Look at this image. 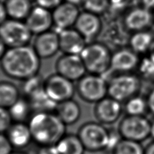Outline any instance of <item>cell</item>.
Returning a JSON list of instances; mask_svg holds the SVG:
<instances>
[{"mask_svg": "<svg viewBox=\"0 0 154 154\" xmlns=\"http://www.w3.org/2000/svg\"><path fill=\"white\" fill-rule=\"evenodd\" d=\"M41 58L32 46L8 48L1 60L0 67L8 78L24 81L38 75Z\"/></svg>", "mask_w": 154, "mask_h": 154, "instance_id": "6da1fadb", "label": "cell"}, {"mask_svg": "<svg viewBox=\"0 0 154 154\" xmlns=\"http://www.w3.org/2000/svg\"><path fill=\"white\" fill-rule=\"evenodd\" d=\"M28 124L33 142L39 146L55 145L67 134V126L55 112L34 113Z\"/></svg>", "mask_w": 154, "mask_h": 154, "instance_id": "7a4b0ae2", "label": "cell"}, {"mask_svg": "<svg viewBox=\"0 0 154 154\" xmlns=\"http://www.w3.org/2000/svg\"><path fill=\"white\" fill-rule=\"evenodd\" d=\"M108 96L122 103L139 94L142 80L134 73H113L107 79Z\"/></svg>", "mask_w": 154, "mask_h": 154, "instance_id": "3957f363", "label": "cell"}, {"mask_svg": "<svg viewBox=\"0 0 154 154\" xmlns=\"http://www.w3.org/2000/svg\"><path fill=\"white\" fill-rule=\"evenodd\" d=\"M80 56L88 73L103 75L110 70L112 52L103 42L88 43Z\"/></svg>", "mask_w": 154, "mask_h": 154, "instance_id": "277c9868", "label": "cell"}, {"mask_svg": "<svg viewBox=\"0 0 154 154\" xmlns=\"http://www.w3.org/2000/svg\"><path fill=\"white\" fill-rule=\"evenodd\" d=\"M77 134L86 151H105L109 137V128L99 122H88L79 127Z\"/></svg>", "mask_w": 154, "mask_h": 154, "instance_id": "5b68a950", "label": "cell"}, {"mask_svg": "<svg viewBox=\"0 0 154 154\" xmlns=\"http://www.w3.org/2000/svg\"><path fill=\"white\" fill-rule=\"evenodd\" d=\"M77 82V94L85 102L96 104L108 96L107 81L102 75L87 73Z\"/></svg>", "mask_w": 154, "mask_h": 154, "instance_id": "8992f818", "label": "cell"}, {"mask_svg": "<svg viewBox=\"0 0 154 154\" xmlns=\"http://www.w3.org/2000/svg\"><path fill=\"white\" fill-rule=\"evenodd\" d=\"M150 121L145 116H124L118 124V131L122 139L142 143L150 137Z\"/></svg>", "mask_w": 154, "mask_h": 154, "instance_id": "52a82bcc", "label": "cell"}, {"mask_svg": "<svg viewBox=\"0 0 154 154\" xmlns=\"http://www.w3.org/2000/svg\"><path fill=\"white\" fill-rule=\"evenodd\" d=\"M33 33L25 21L8 18L0 25V38L8 48L27 46L32 39Z\"/></svg>", "mask_w": 154, "mask_h": 154, "instance_id": "ba28073f", "label": "cell"}, {"mask_svg": "<svg viewBox=\"0 0 154 154\" xmlns=\"http://www.w3.org/2000/svg\"><path fill=\"white\" fill-rule=\"evenodd\" d=\"M44 90L57 104L73 99L77 93L76 85L74 82L58 73L52 74L45 79Z\"/></svg>", "mask_w": 154, "mask_h": 154, "instance_id": "9c48e42d", "label": "cell"}, {"mask_svg": "<svg viewBox=\"0 0 154 154\" xmlns=\"http://www.w3.org/2000/svg\"><path fill=\"white\" fill-rule=\"evenodd\" d=\"M57 73L73 82H78L88 73L80 55L63 54L56 62Z\"/></svg>", "mask_w": 154, "mask_h": 154, "instance_id": "30bf717a", "label": "cell"}, {"mask_svg": "<svg viewBox=\"0 0 154 154\" xmlns=\"http://www.w3.org/2000/svg\"><path fill=\"white\" fill-rule=\"evenodd\" d=\"M124 112L122 103L106 97L95 104L94 113L97 121L104 125H111L118 122Z\"/></svg>", "mask_w": 154, "mask_h": 154, "instance_id": "8fae6325", "label": "cell"}, {"mask_svg": "<svg viewBox=\"0 0 154 154\" xmlns=\"http://www.w3.org/2000/svg\"><path fill=\"white\" fill-rule=\"evenodd\" d=\"M139 62V54L131 48H122L112 52L110 71L113 73H134Z\"/></svg>", "mask_w": 154, "mask_h": 154, "instance_id": "7c38bea8", "label": "cell"}, {"mask_svg": "<svg viewBox=\"0 0 154 154\" xmlns=\"http://www.w3.org/2000/svg\"><path fill=\"white\" fill-rule=\"evenodd\" d=\"M52 12L54 26L57 33L64 29L73 28L80 14L77 5L65 1L56 7Z\"/></svg>", "mask_w": 154, "mask_h": 154, "instance_id": "4fadbf2b", "label": "cell"}, {"mask_svg": "<svg viewBox=\"0 0 154 154\" xmlns=\"http://www.w3.org/2000/svg\"><path fill=\"white\" fill-rule=\"evenodd\" d=\"M25 22L33 35H39L51 30L54 26L52 12L45 8L33 6Z\"/></svg>", "mask_w": 154, "mask_h": 154, "instance_id": "5bb4252c", "label": "cell"}, {"mask_svg": "<svg viewBox=\"0 0 154 154\" xmlns=\"http://www.w3.org/2000/svg\"><path fill=\"white\" fill-rule=\"evenodd\" d=\"M41 59L52 58L60 51L59 35L56 31H48L37 35L33 46Z\"/></svg>", "mask_w": 154, "mask_h": 154, "instance_id": "9a60e30c", "label": "cell"}, {"mask_svg": "<svg viewBox=\"0 0 154 154\" xmlns=\"http://www.w3.org/2000/svg\"><path fill=\"white\" fill-rule=\"evenodd\" d=\"M74 26L89 43L101 33L103 23L99 15L84 10L80 12Z\"/></svg>", "mask_w": 154, "mask_h": 154, "instance_id": "2e32d148", "label": "cell"}, {"mask_svg": "<svg viewBox=\"0 0 154 154\" xmlns=\"http://www.w3.org/2000/svg\"><path fill=\"white\" fill-rule=\"evenodd\" d=\"M60 50L63 54L80 55L88 42L75 28H69L58 32Z\"/></svg>", "mask_w": 154, "mask_h": 154, "instance_id": "e0dca14e", "label": "cell"}, {"mask_svg": "<svg viewBox=\"0 0 154 154\" xmlns=\"http://www.w3.org/2000/svg\"><path fill=\"white\" fill-rule=\"evenodd\" d=\"M153 20V14L143 7L134 8L127 13L124 19V25L129 31L138 32L145 31L150 26Z\"/></svg>", "mask_w": 154, "mask_h": 154, "instance_id": "ac0fdd59", "label": "cell"}, {"mask_svg": "<svg viewBox=\"0 0 154 154\" xmlns=\"http://www.w3.org/2000/svg\"><path fill=\"white\" fill-rule=\"evenodd\" d=\"M6 134L13 147L17 150L27 147L33 142L28 123L13 122Z\"/></svg>", "mask_w": 154, "mask_h": 154, "instance_id": "d6986e66", "label": "cell"}, {"mask_svg": "<svg viewBox=\"0 0 154 154\" xmlns=\"http://www.w3.org/2000/svg\"><path fill=\"white\" fill-rule=\"evenodd\" d=\"M55 113L67 126L78 122L82 115V109L79 103L73 99L58 103Z\"/></svg>", "mask_w": 154, "mask_h": 154, "instance_id": "ffe728a7", "label": "cell"}, {"mask_svg": "<svg viewBox=\"0 0 154 154\" xmlns=\"http://www.w3.org/2000/svg\"><path fill=\"white\" fill-rule=\"evenodd\" d=\"M4 3L8 18L18 20L25 21L33 7L31 0H5Z\"/></svg>", "mask_w": 154, "mask_h": 154, "instance_id": "44dd1931", "label": "cell"}, {"mask_svg": "<svg viewBox=\"0 0 154 154\" xmlns=\"http://www.w3.org/2000/svg\"><path fill=\"white\" fill-rule=\"evenodd\" d=\"M26 98L30 102L34 113L55 112L57 109L58 104L48 95L44 88Z\"/></svg>", "mask_w": 154, "mask_h": 154, "instance_id": "7402d4cb", "label": "cell"}, {"mask_svg": "<svg viewBox=\"0 0 154 154\" xmlns=\"http://www.w3.org/2000/svg\"><path fill=\"white\" fill-rule=\"evenodd\" d=\"M20 89L13 82L0 81V107L9 109L22 97Z\"/></svg>", "mask_w": 154, "mask_h": 154, "instance_id": "603a6c76", "label": "cell"}, {"mask_svg": "<svg viewBox=\"0 0 154 154\" xmlns=\"http://www.w3.org/2000/svg\"><path fill=\"white\" fill-rule=\"evenodd\" d=\"M9 112L13 122L28 123L34 113L29 100L25 97H21L9 109Z\"/></svg>", "mask_w": 154, "mask_h": 154, "instance_id": "cb8c5ba5", "label": "cell"}, {"mask_svg": "<svg viewBox=\"0 0 154 154\" xmlns=\"http://www.w3.org/2000/svg\"><path fill=\"white\" fill-rule=\"evenodd\" d=\"M56 146L60 154H84L86 151L78 134H66Z\"/></svg>", "mask_w": 154, "mask_h": 154, "instance_id": "d4e9b609", "label": "cell"}, {"mask_svg": "<svg viewBox=\"0 0 154 154\" xmlns=\"http://www.w3.org/2000/svg\"><path fill=\"white\" fill-rule=\"evenodd\" d=\"M154 39L150 33L146 31L134 32L129 39L130 48L138 54H147Z\"/></svg>", "mask_w": 154, "mask_h": 154, "instance_id": "484cf974", "label": "cell"}, {"mask_svg": "<svg viewBox=\"0 0 154 154\" xmlns=\"http://www.w3.org/2000/svg\"><path fill=\"white\" fill-rule=\"evenodd\" d=\"M124 111L126 115L145 116L148 111L146 99L139 94L132 97L124 103Z\"/></svg>", "mask_w": 154, "mask_h": 154, "instance_id": "4316f807", "label": "cell"}, {"mask_svg": "<svg viewBox=\"0 0 154 154\" xmlns=\"http://www.w3.org/2000/svg\"><path fill=\"white\" fill-rule=\"evenodd\" d=\"M145 147L141 143L122 139L112 154H144Z\"/></svg>", "mask_w": 154, "mask_h": 154, "instance_id": "83f0119b", "label": "cell"}, {"mask_svg": "<svg viewBox=\"0 0 154 154\" xmlns=\"http://www.w3.org/2000/svg\"><path fill=\"white\" fill-rule=\"evenodd\" d=\"M136 71L142 81H154V62L147 56L140 59Z\"/></svg>", "mask_w": 154, "mask_h": 154, "instance_id": "f1b7e54d", "label": "cell"}, {"mask_svg": "<svg viewBox=\"0 0 154 154\" xmlns=\"http://www.w3.org/2000/svg\"><path fill=\"white\" fill-rule=\"evenodd\" d=\"M44 82L45 79H43L39 74L23 81L20 90L23 93V97H28L34 92L44 88Z\"/></svg>", "mask_w": 154, "mask_h": 154, "instance_id": "f546056e", "label": "cell"}, {"mask_svg": "<svg viewBox=\"0 0 154 154\" xmlns=\"http://www.w3.org/2000/svg\"><path fill=\"white\" fill-rule=\"evenodd\" d=\"M84 10L97 15L104 14L111 6L109 0H82Z\"/></svg>", "mask_w": 154, "mask_h": 154, "instance_id": "4dcf8cb0", "label": "cell"}, {"mask_svg": "<svg viewBox=\"0 0 154 154\" xmlns=\"http://www.w3.org/2000/svg\"><path fill=\"white\" fill-rule=\"evenodd\" d=\"M12 123L8 109L0 107V133H6Z\"/></svg>", "mask_w": 154, "mask_h": 154, "instance_id": "1f68e13d", "label": "cell"}, {"mask_svg": "<svg viewBox=\"0 0 154 154\" xmlns=\"http://www.w3.org/2000/svg\"><path fill=\"white\" fill-rule=\"evenodd\" d=\"M122 139V138L119 134L118 129H109V137L107 145L105 152L112 154L113 151Z\"/></svg>", "mask_w": 154, "mask_h": 154, "instance_id": "d6a6232c", "label": "cell"}, {"mask_svg": "<svg viewBox=\"0 0 154 154\" xmlns=\"http://www.w3.org/2000/svg\"><path fill=\"white\" fill-rule=\"evenodd\" d=\"M6 133H0V154H10L14 150Z\"/></svg>", "mask_w": 154, "mask_h": 154, "instance_id": "836d02e7", "label": "cell"}, {"mask_svg": "<svg viewBox=\"0 0 154 154\" xmlns=\"http://www.w3.org/2000/svg\"><path fill=\"white\" fill-rule=\"evenodd\" d=\"M34 1L35 2L37 6L52 10L63 2H64V0H34Z\"/></svg>", "mask_w": 154, "mask_h": 154, "instance_id": "e575fe53", "label": "cell"}, {"mask_svg": "<svg viewBox=\"0 0 154 154\" xmlns=\"http://www.w3.org/2000/svg\"><path fill=\"white\" fill-rule=\"evenodd\" d=\"M36 154H60V153L55 145L39 146Z\"/></svg>", "mask_w": 154, "mask_h": 154, "instance_id": "d590c367", "label": "cell"}, {"mask_svg": "<svg viewBox=\"0 0 154 154\" xmlns=\"http://www.w3.org/2000/svg\"><path fill=\"white\" fill-rule=\"evenodd\" d=\"M145 99L147 100L148 111L154 116V86L151 88Z\"/></svg>", "mask_w": 154, "mask_h": 154, "instance_id": "8d00e7d4", "label": "cell"}, {"mask_svg": "<svg viewBox=\"0 0 154 154\" xmlns=\"http://www.w3.org/2000/svg\"><path fill=\"white\" fill-rule=\"evenodd\" d=\"M8 18V17L4 3L0 2V25H2Z\"/></svg>", "mask_w": 154, "mask_h": 154, "instance_id": "74e56055", "label": "cell"}, {"mask_svg": "<svg viewBox=\"0 0 154 154\" xmlns=\"http://www.w3.org/2000/svg\"><path fill=\"white\" fill-rule=\"evenodd\" d=\"M142 7L151 10L154 9V0H141Z\"/></svg>", "mask_w": 154, "mask_h": 154, "instance_id": "f35d334b", "label": "cell"}, {"mask_svg": "<svg viewBox=\"0 0 154 154\" xmlns=\"http://www.w3.org/2000/svg\"><path fill=\"white\" fill-rule=\"evenodd\" d=\"M110 1V7L115 8H120L124 6V2L126 0H109Z\"/></svg>", "mask_w": 154, "mask_h": 154, "instance_id": "ab89813d", "label": "cell"}, {"mask_svg": "<svg viewBox=\"0 0 154 154\" xmlns=\"http://www.w3.org/2000/svg\"><path fill=\"white\" fill-rule=\"evenodd\" d=\"M144 154H154V140L145 147Z\"/></svg>", "mask_w": 154, "mask_h": 154, "instance_id": "60d3db41", "label": "cell"}, {"mask_svg": "<svg viewBox=\"0 0 154 154\" xmlns=\"http://www.w3.org/2000/svg\"><path fill=\"white\" fill-rule=\"evenodd\" d=\"M7 48L8 47L6 46V45L5 44L3 40L0 38V60H1L2 57H3V56L4 55L5 52H6V50L8 49Z\"/></svg>", "mask_w": 154, "mask_h": 154, "instance_id": "b9f144b4", "label": "cell"}, {"mask_svg": "<svg viewBox=\"0 0 154 154\" xmlns=\"http://www.w3.org/2000/svg\"><path fill=\"white\" fill-rule=\"evenodd\" d=\"M147 57H149L154 62V40L152 42V44H151L149 49L148 52L147 53Z\"/></svg>", "mask_w": 154, "mask_h": 154, "instance_id": "7bdbcfd3", "label": "cell"}, {"mask_svg": "<svg viewBox=\"0 0 154 154\" xmlns=\"http://www.w3.org/2000/svg\"><path fill=\"white\" fill-rule=\"evenodd\" d=\"M64 1L69 2V3L77 5V6H78L79 4H81L82 2V0H64Z\"/></svg>", "mask_w": 154, "mask_h": 154, "instance_id": "ee69618b", "label": "cell"}, {"mask_svg": "<svg viewBox=\"0 0 154 154\" xmlns=\"http://www.w3.org/2000/svg\"><path fill=\"white\" fill-rule=\"evenodd\" d=\"M150 137L153 138L154 140V121H152L151 123V129H150Z\"/></svg>", "mask_w": 154, "mask_h": 154, "instance_id": "f6af8a7d", "label": "cell"}, {"mask_svg": "<svg viewBox=\"0 0 154 154\" xmlns=\"http://www.w3.org/2000/svg\"><path fill=\"white\" fill-rule=\"evenodd\" d=\"M10 154H28V153L25 152V151H23L17 150V151H14L13 152H12Z\"/></svg>", "mask_w": 154, "mask_h": 154, "instance_id": "bcb514c9", "label": "cell"}, {"mask_svg": "<svg viewBox=\"0 0 154 154\" xmlns=\"http://www.w3.org/2000/svg\"><path fill=\"white\" fill-rule=\"evenodd\" d=\"M153 22H154V12L153 13Z\"/></svg>", "mask_w": 154, "mask_h": 154, "instance_id": "7dc6e473", "label": "cell"}]
</instances>
